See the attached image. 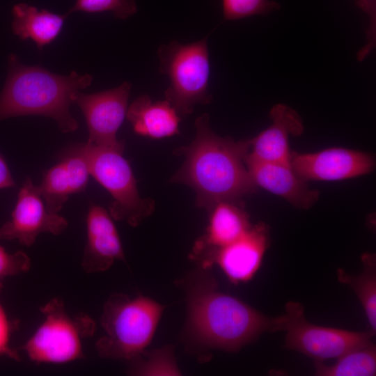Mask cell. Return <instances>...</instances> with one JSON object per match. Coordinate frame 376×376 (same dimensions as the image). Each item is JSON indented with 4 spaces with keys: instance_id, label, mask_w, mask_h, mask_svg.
<instances>
[{
    "instance_id": "cell-1",
    "label": "cell",
    "mask_w": 376,
    "mask_h": 376,
    "mask_svg": "<svg viewBox=\"0 0 376 376\" xmlns=\"http://www.w3.org/2000/svg\"><path fill=\"white\" fill-rule=\"evenodd\" d=\"M210 269L199 267L185 283L189 342L207 349L239 350L265 331L282 330L283 315L269 318L218 290Z\"/></svg>"
},
{
    "instance_id": "cell-2",
    "label": "cell",
    "mask_w": 376,
    "mask_h": 376,
    "mask_svg": "<svg viewBox=\"0 0 376 376\" xmlns=\"http://www.w3.org/2000/svg\"><path fill=\"white\" fill-rule=\"evenodd\" d=\"M209 120L207 113L198 117L193 141L175 150L185 159L171 178L193 189L196 205L207 210L220 201H237L256 188L244 162L250 140L221 137L212 130Z\"/></svg>"
},
{
    "instance_id": "cell-3",
    "label": "cell",
    "mask_w": 376,
    "mask_h": 376,
    "mask_svg": "<svg viewBox=\"0 0 376 376\" xmlns=\"http://www.w3.org/2000/svg\"><path fill=\"white\" fill-rule=\"evenodd\" d=\"M91 75L72 71L68 75L53 73L40 65H26L11 54L6 81L0 94V120L40 115L53 118L64 133L75 132L79 124L70 106L80 90L92 82Z\"/></svg>"
},
{
    "instance_id": "cell-4",
    "label": "cell",
    "mask_w": 376,
    "mask_h": 376,
    "mask_svg": "<svg viewBox=\"0 0 376 376\" xmlns=\"http://www.w3.org/2000/svg\"><path fill=\"white\" fill-rule=\"evenodd\" d=\"M164 309L146 296L112 293L100 318L104 334L95 345L98 355L127 362L139 356L152 340Z\"/></svg>"
},
{
    "instance_id": "cell-5",
    "label": "cell",
    "mask_w": 376,
    "mask_h": 376,
    "mask_svg": "<svg viewBox=\"0 0 376 376\" xmlns=\"http://www.w3.org/2000/svg\"><path fill=\"white\" fill-rule=\"evenodd\" d=\"M207 38L181 44L172 40L157 51L159 72L169 77L170 85L164 94L180 117L192 113L196 104H210V64Z\"/></svg>"
},
{
    "instance_id": "cell-6",
    "label": "cell",
    "mask_w": 376,
    "mask_h": 376,
    "mask_svg": "<svg viewBox=\"0 0 376 376\" xmlns=\"http://www.w3.org/2000/svg\"><path fill=\"white\" fill-rule=\"evenodd\" d=\"M43 320L19 348L36 363H65L84 358V340L93 335L96 324L87 313H70L54 297L40 308Z\"/></svg>"
},
{
    "instance_id": "cell-7",
    "label": "cell",
    "mask_w": 376,
    "mask_h": 376,
    "mask_svg": "<svg viewBox=\"0 0 376 376\" xmlns=\"http://www.w3.org/2000/svg\"><path fill=\"white\" fill-rule=\"evenodd\" d=\"M87 160L90 173L111 194L109 212L116 221L139 226L155 210V201L141 197L123 150L88 143L76 145Z\"/></svg>"
},
{
    "instance_id": "cell-8",
    "label": "cell",
    "mask_w": 376,
    "mask_h": 376,
    "mask_svg": "<svg viewBox=\"0 0 376 376\" xmlns=\"http://www.w3.org/2000/svg\"><path fill=\"white\" fill-rule=\"evenodd\" d=\"M283 330L286 331L285 347L300 352L315 361L338 358L354 348L370 343L371 331L356 332L320 327L308 322L302 306L297 302L286 305Z\"/></svg>"
},
{
    "instance_id": "cell-9",
    "label": "cell",
    "mask_w": 376,
    "mask_h": 376,
    "mask_svg": "<svg viewBox=\"0 0 376 376\" xmlns=\"http://www.w3.org/2000/svg\"><path fill=\"white\" fill-rule=\"evenodd\" d=\"M131 84L92 94L77 93L73 103L81 110L88 130V144L124 150L116 134L127 111Z\"/></svg>"
},
{
    "instance_id": "cell-10",
    "label": "cell",
    "mask_w": 376,
    "mask_h": 376,
    "mask_svg": "<svg viewBox=\"0 0 376 376\" xmlns=\"http://www.w3.org/2000/svg\"><path fill=\"white\" fill-rule=\"evenodd\" d=\"M68 226L63 217L47 210L37 186L27 178L19 191L10 219L0 228V239L31 246L40 233L60 235Z\"/></svg>"
},
{
    "instance_id": "cell-11",
    "label": "cell",
    "mask_w": 376,
    "mask_h": 376,
    "mask_svg": "<svg viewBox=\"0 0 376 376\" xmlns=\"http://www.w3.org/2000/svg\"><path fill=\"white\" fill-rule=\"evenodd\" d=\"M290 164L304 181H336L373 171L375 159L368 153L343 148L291 155Z\"/></svg>"
},
{
    "instance_id": "cell-12",
    "label": "cell",
    "mask_w": 376,
    "mask_h": 376,
    "mask_svg": "<svg viewBox=\"0 0 376 376\" xmlns=\"http://www.w3.org/2000/svg\"><path fill=\"white\" fill-rule=\"evenodd\" d=\"M267 226L259 223L240 238L217 250L201 267L210 269L217 265L233 283L251 279L259 268L267 248Z\"/></svg>"
},
{
    "instance_id": "cell-13",
    "label": "cell",
    "mask_w": 376,
    "mask_h": 376,
    "mask_svg": "<svg viewBox=\"0 0 376 376\" xmlns=\"http://www.w3.org/2000/svg\"><path fill=\"white\" fill-rule=\"evenodd\" d=\"M86 231L81 261L85 272H103L116 260L125 261L120 238L109 211L100 205H91L86 217Z\"/></svg>"
},
{
    "instance_id": "cell-14",
    "label": "cell",
    "mask_w": 376,
    "mask_h": 376,
    "mask_svg": "<svg viewBox=\"0 0 376 376\" xmlns=\"http://www.w3.org/2000/svg\"><path fill=\"white\" fill-rule=\"evenodd\" d=\"M205 233L194 244L190 258L203 267L217 250L242 237L251 228L246 211L235 201H223L209 210Z\"/></svg>"
},
{
    "instance_id": "cell-15",
    "label": "cell",
    "mask_w": 376,
    "mask_h": 376,
    "mask_svg": "<svg viewBox=\"0 0 376 376\" xmlns=\"http://www.w3.org/2000/svg\"><path fill=\"white\" fill-rule=\"evenodd\" d=\"M245 165L256 187L277 195L294 206L308 209L318 200L319 192L311 189L292 169L290 163L263 162L247 156Z\"/></svg>"
},
{
    "instance_id": "cell-16",
    "label": "cell",
    "mask_w": 376,
    "mask_h": 376,
    "mask_svg": "<svg viewBox=\"0 0 376 376\" xmlns=\"http://www.w3.org/2000/svg\"><path fill=\"white\" fill-rule=\"evenodd\" d=\"M90 175L87 160L74 146L58 164L45 173L37 186L47 210L58 213L70 195L84 191Z\"/></svg>"
},
{
    "instance_id": "cell-17",
    "label": "cell",
    "mask_w": 376,
    "mask_h": 376,
    "mask_svg": "<svg viewBox=\"0 0 376 376\" xmlns=\"http://www.w3.org/2000/svg\"><path fill=\"white\" fill-rule=\"evenodd\" d=\"M272 124L250 139L251 152L247 156L258 161L290 163V136H299L304 131L300 116L285 104L274 105L270 112Z\"/></svg>"
},
{
    "instance_id": "cell-18",
    "label": "cell",
    "mask_w": 376,
    "mask_h": 376,
    "mask_svg": "<svg viewBox=\"0 0 376 376\" xmlns=\"http://www.w3.org/2000/svg\"><path fill=\"white\" fill-rule=\"evenodd\" d=\"M126 118L135 133L153 139L180 132V117L166 100L152 102L148 95H141L127 108Z\"/></svg>"
},
{
    "instance_id": "cell-19",
    "label": "cell",
    "mask_w": 376,
    "mask_h": 376,
    "mask_svg": "<svg viewBox=\"0 0 376 376\" xmlns=\"http://www.w3.org/2000/svg\"><path fill=\"white\" fill-rule=\"evenodd\" d=\"M68 16L19 3L13 8V32L22 40L31 39L42 49L58 36Z\"/></svg>"
},
{
    "instance_id": "cell-20",
    "label": "cell",
    "mask_w": 376,
    "mask_h": 376,
    "mask_svg": "<svg viewBox=\"0 0 376 376\" xmlns=\"http://www.w3.org/2000/svg\"><path fill=\"white\" fill-rule=\"evenodd\" d=\"M315 373L320 376H373L376 373V350L370 343L354 348L338 357L336 363L327 366L316 361Z\"/></svg>"
},
{
    "instance_id": "cell-21",
    "label": "cell",
    "mask_w": 376,
    "mask_h": 376,
    "mask_svg": "<svg viewBox=\"0 0 376 376\" xmlns=\"http://www.w3.org/2000/svg\"><path fill=\"white\" fill-rule=\"evenodd\" d=\"M364 269L357 276H350L342 269H338L339 281L349 285L356 292L361 301L370 331L375 334L376 331V266L373 256L363 257Z\"/></svg>"
},
{
    "instance_id": "cell-22",
    "label": "cell",
    "mask_w": 376,
    "mask_h": 376,
    "mask_svg": "<svg viewBox=\"0 0 376 376\" xmlns=\"http://www.w3.org/2000/svg\"><path fill=\"white\" fill-rule=\"evenodd\" d=\"M128 373L133 375H180L171 346L149 352L144 350L129 361Z\"/></svg>"
},
{
    "instance_id": "cell-23",
    "label": "cell",
    "mask_w": 376,
    "mask_h": 376,
    "mask_svg": "<svg viewBox=\"0 0 376 376\" xmlns=\"http://www.w3.org/2000/svg\"><path fill=\"white\" fill-rule=\"evenodd\" d=\"M79 11L88 13L110 11L116 18L126 19L136 13L137 5L135 0H76L65 14L69 15Z\"/></svg>"
},
{
    "instance_id": "cell-24",
    "label": "cell",
    "mask_w": 376,
    "mask_h": 376,
    "mask_svg": "<svg viewBox=\"0 0 376 376\" xmlns=\"http://www.w3.org/2000/svg\"><path fill=\"white\" fill-rule=\"evenodd\" d=\"M272 0H222L224 20H237L254 15H265L280 8Z\"/></svg>"
},
{
    "instance_id": "cell-25",
    "label": "cell",
    "mask_w": 376,
    "mask_h": 376,
    "mask_svg": "<svg viewBox=\"0 0 376 376\" xmlns=\"http://www.w3.org/2000/svg\"><path fill=\"white\" fill-rule=\"evenodd\" d=\"M31 267L29 256L22 251L8 253L0 246V283L8 276L27 272Z\"/></svg>"
},
{
    "instance_id": "cell-26",
    "label": "cell",
    "mask_w": 376,
    "mask_h": 376,
    "mask_svg": "<svg viewBox=\"0 0 376 376\" xmlns=\"http://www.w3.org/2000/svg\"><path fill=\"white\" fill-rule=\"evenodd\" d=\"M357 6L368 17L369 24L366 31V44L358 52L357 58L363 61L375 49L376 45V1L355 0Z\"/></svg>"
},
{
    "instance_id": "cell-27",
    "label": "cell",
    "mask_w": 376,
    "mask_h": 376,
    "mask_svg": "<svg viewBox=\"0 0 376 376\" xmlns=\"http://www.w3.org/2000/svg\"><path fill=\"white\" fill-rule=\"evenodd\" d=\"M2 283H0V292ZM13 323L8 319L6 313L0 302V357H6L16 361L20 358L17 350L13 348L10 344V335Z\"/></svg>"
},
{
    "instance_id": "cell-28",
    "label": "cell",
    "mask_w": 376,
    "mask_h": 376,
    "mask_svg": "<svg viewBox=\"0 0 376 376\" xmlns=\"http://www.w3.org/2000/svg\"><path fill=\"white\" fill-rule=\"evenodd\" d=\"M15 186L10 171L2 155L0 154V189Z\"/></svg>"
}]
</instances>
